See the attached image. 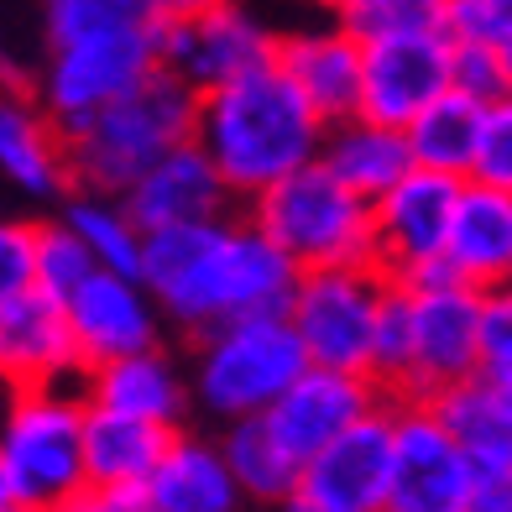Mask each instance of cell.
Instances as JSON below:
<instances>
[{
  "label": "cell",
  "instance_id": "obj_5",
  "mask_svg": "<svg viewBox=\"0 0 512 512\" xmlns=\"http://www.w3.org/2000/svg\"><path fill=\"white\" fill-rule=\"evenodd\" d=\"M251 225L288 256L298 272L309 267H356L371 262V204L309 157L304 168L272 178L251 199Z\"/></svg>",
  "mask_w": 512,
  "mask_h": 512
},
{
  "label": "cell",
  "instance_id": "obj_28",
  "mask_svg": "<svg viewBox=\"0 0 512 512\" xmlns=\"http://www.w3.org/2000/svg\"><path fill=\"white\" fill-rule=\"evenodd\" d=\"M476 126H481V105L465 100L460 89H439V95L403 126L413 168H434V173L465 178V173H471Z\"/></svg>",
  "mask_w": 512,
  "mask_h": 512
},
{
  "label": "cell",
  "instance_id": "obj_12",
  "mask_svg": "<svg viewBox=\"0 0 512 512\" xmlns=\"http://www.w3.org/2000/svg\"><path fill=\"white\" fill-rule=\"evenodd\" d=\"M455 189H460V178H450V173L408 168L398 183H387L371 199V267L387 283H398L408 267L445 251Z\"/></svg>",
  "mask_w": 512,
  "mask_h": 512
},
{
  "label": "cell",
  "instance_id": "obj_16",
  "mask_svg": "<svg viewBox=\"0 0 512 512\" xmlns=\"http://www.w3.org/2000/svg\"><path fill=\"white\" fill-rule=\"evenodd\" d=\"M79 371L63 298L27 288L0 309V387H79Z\"/></svg>",
  "mask_w": 512,
  "mask_h": 512
},
{
  "label": "cell",
  "instance_id": "obj_15",
  "mask_svg": "<svg viewBox=\"0 0 512 512\" xmlns=\"http://www.w3.org/2000/svg\"><path fill=\"white\" fill-rule=\"evenodd\" d=\"M476 309L481 288L471 283H439V288H408V319H413V361L403 398H434L476 371Z\"/></svg>",
  "mask_w": 512,
  "mask_h": 512
},
{
  "label": "cell",
  "instance_id": "obj_41",
  "mask_svg": "<svg viewBox=\"0 0 512 512\" xmlns=\"http://www.w3.org/2000/svg\"><path fill=\"white\" fill-rule=\"evenodd\" d=\"M0 512H16V497H11V481H6V471H0Z\"/></svg>",
  "mask_w": 512,
  "mask_h": 512
},
{
  "label": "cell",
  "instance_id": "obj_38",
  "mask_svg": "<svg viewBox=\"0 0 512 512\" xmlns=\"http://www.w3.org/2000/svg\"><path fill=\"white\" fill-rule=\"evenodd\" d=\"M32 236H37V220H0V309H6L11 298H21L27 288H37Z\"/></svg>",
  "mask_w": 512,
  "mask_h": 512
},
{
  "label": "cell",
  "instance_id": "obj_14",
  "mask_svg": "<svg viewBox=\"0 0 512 512\" xmlns=\"http://www.w3.org/2000/svg\"><path fill=\"white\" fill-rule=\"evenodd\" d=\"M63 314H68V330H74L84 366L162 345V330H168V319H162L157 298L147 293L142 277L110 272V267H95L79 288H68Z\"/></svg>",
  "mask_w": 512,
  "mask_h": 512
},
{
  "label": "cell",
  "instance_id": "obj_22",
  "mask_svg": "<svg viewBox=\"0 0 512 512\" xmlns=\"http://www.w3.org/2000/svg\"><path fill=\"white\" fill-rule=\"evenodd\" d=\"M0 178L27 199H63L74 189L63 131L32 89H0Z\"/></svg>",
  "mask_w": 512,
  "mask_h": 512
},
{
  "label": "cell",
  "instance_id": "obj_19",
  "mask_svg": "<svg viewBox=\"0 0 512 512\" xmlns=\"http://www.w3.org/2000/svg\"><path fill=\"white\" fill-rule=\"evenodd\" d=\"M79 398L95 403V408L147 418V424H162V429H183L194 413L189 408V377H183V366L162 351V345L84 366L79 371Z\"/></svg>",
  "mask_w": 512,
  "mask_h": 512
},
{
  "label": "cell",
  "instance_id": "obj_27",
  "mask_svg": "<svg viewBox=\"0 0 512 512\" xmlns=\"http://www.w3.org/2000/svg\"><path fill=\"white\" fill-rule=\"evenodd\" d=\"M168 434L173 429L147 424V418L84 403V476H89V486H126V481L147 486V471L157 465Z\"/></svg>",
  "mask_w": 512,
  "mask_h": 512
},
{
  "label": "cell",
  "instance_id": "obj_39",
  "mask_svg": "<svg viewBox=\"0 0 512 512\" xmlns=\"http://www.w3.org/2000/svg\"><path fill=\"white\" fill-rule=\"evenodd\" d=\"M79 507L84 512H147V486H136V481H126V486H89Z\"/></svg>",
  "mask_w": 512,
  "mask_h": 512
},
{
  "label": "cell",
  "instance_id": "obj_11",
  "mask_svg": "<svg viewBox=\"0 0 512 512\" xmlns=\"http://www.w3.org/2000/svg\"><path fill=\"white\" fill-rule=\"evenodd\" d=\"M387 460H392V424L387 403L345 424L335 439H324L314 455L298 460L293 512H382L387 502Z\"/></svg>",
  "mask_w": 512,
  "mask_h": 512
},
{
  "label": "cell",
  "instance_id": "obj_26",
  "mask_svg": "<svg viewBox=\"0 0 512 512\" xmlns=\"http://www.w3.org/2000/svg\"><path fill=\"white\" fill-rule=\"evenodd\" d=\"M215 445H220V460H225L230 481H236L241 502H256V507H288L293 481H298V455L272 434V424H267L262 413L225 418Z\"/></svg>",
  "mask_w": 512,
  "mask_h": 512
},
{
  "label": "cell",
  "instance_id": "obj_8",
  "mask_svg": "<svg viewBox=\"0 0 512 512\" xmlns=\"http://www.w3.org/2000/svg\"><path fill=\"white\" fill-rule=\"evenodd\" d=\"M272 42H277V27L256 6H246V0H209L199 11L157 21V68H168L178 84L204 95V89L236 79L256 63H272Z\"/></svg>",
  "mask_w": 512,
  "mask_h": 512
},
{
  "label": "cell",
  "instance_id": "obj_34",
  "mask_svg": "<svg viewBox=\"0 0 512 512\" xmlns=\"http://www.w3.org/2000/svg\"><path fill=\"white\" fill-rule=\"evenodd\" d=\"M450 89L476 105L512 100V53L481 48V42H450Z\"/></svg>",
  "mask_w": 512,
  "mask_h": 512
},
{
  "label": "cell",
  "instance_id": "obj_1",
  "mask_svg": "<svg viewBox=\"0 0 512 512\" xmlns=\"http://www.w3.org/2000/svg\"><path fill=\"white\" fill-rule=\"evenodd\" d=\"M136 277L178 330H209L246 314H283L298 267L251 220L209 215L142 230Z\"/></svg>",
  "mask_w": 512,
  "mask_h": 512
},
{
  "label": "cell",
  "instance_id": "obj_42",
  "mask_svg": "<svg viewBox=\"0 0 512 512\" xmlns=\"http://www.w3.org/2000/svg\"><path fill=\"white\" fill-rule=\"evenodd\" d=\"M298 6H309V11H319V16H330V11L340 6V0H298Z\"/></svg>",
  "mask_w": 512,
  "mask_h": 512
},
{
  "label": "cell",
  "instance_id": "obj_9",
  "mask_svg": "<svg viewBox=\"0 0 512 512\" xmlns=\"http://www.w3.org/2000/svg\"><path fill=\"white\" fill-rule=\"evenodd\" d=\"M392 460H387V502L382 512H465L471 460L455 434L439 424L429 398H387Z\"/></svg>",
  "mask_w": 512,
  "mask_h": 512
},
{
  "label": "cell",
  "instance_id": "obj_33",
  "mask_svg": "<svg viewBox=\"0 0 512 512\" xmlns=\"http://www.w3.org/2000/svg\"><path fill=\"white\" fill-rule=\"evenodd\" d=\"M95 272V256L84 251V241L68 230L63 220H37V236H32V277L42 293L63 298L68 288H79L84 277Z\"/></svg>",
  "mask_w": 512,
  "mask_h": 512
},
{
  "label": "cell",
  "instance_id": "obj_20",
  "mask_svg": "<svg viewBox=\"0 0 512 512\" xmlns=\"http://www.w3.org/2000/svg\"><path fill=\"white\" fill-rule=\"evenodd\" d=\"M121 204L131 209V220L152 230V225H178V220H209V215H225L236 194L220 183L215 162H209L194 136L189 142L168 147L157 162H147L126 189H121Z\"/></svg>",
  "mask_w": 512,
  "mask_h": 512
},
{
  "label": "cell",
  "instance_id": "obj_30",
  "mask_svg": "<svg viewBox=\"0 0 512 512\" xmlns=\"http://www.w3.org/2000/svg\"><path fill=\"white\" fill-rule=\"evenodd\" d=\"M162 11L152 0H42V42H79L95 32H126V27H152Z\"/></svg>",
  "mask_w": 512,
  "mask_h": 512
},
{
  "label": "cell",
  "instance_id": "obj_37",
  "mask_svg": "<svg viewBox=\"0 0 512 512\" xmlns=\"http://www.w3.org/2000/svg\"><path fill=\"white\" fill-rule=\"evenodd\" d=\"M465 178L512 189V100L481 105L476 147H471V173H465Z\"/></svg>",
  "mask_w": 512,
  "mask_h": 512
},
{
  "label": "cell",
  "instance_id": "obj_18",
  "mask_svg": "<svg viewBox=\"0 0 512 512\" xmlns=\"http://www.w3.org/2000/svg\"><path fill=\"white\" fill-rule=\"evenodd\" d=\"M272 63L288 74V84L309 100V110L324 126L340 115H356V89H361V42L340 27L335 16L314 21V27L277 32Z\"/></svg>",
  "mask_w": 512,
  "mask_h": 512
},
{
  "label": "cell",
  "instance_id": "obj_24",
  "mask_svg": "<svg viewBox=\"0 0 512 512\" xmlns=\"http://www.w3.org/2000/svg\"><path fill=\"white\" fill-rule=\"evenodd\" d=\"M429 408L455 434L471 465H512V382H492L471 371V377L439 387Z\"/></svg>",
  "mask_w": 512,
  "mask_h": 512
},
{
  "label": "cell",
  "instance_id": "obj_3",
  "mask_svg": "<svg viewBox=\"0 0 512 512\" xmlns=\"http://www.w3.org/2000/svg\"><path fill=\"white\" fill-rule=\"evenodd\" d=\"M68 152V178L74 189L121 194L126 183L157 162L168 147L189 142L194 131V89L178 84L168 68H147L131 89L95 105L79 121L58 126Z\"/></svg>",
  "mask_w": 512,
  "mask_h": 512
},
{
  "label": "cell",
  "instance_id": "obj_36",
  "mask_svg": "<svg viewBox=\"0 0 512 512\" xmlns=\"http://www.w3.org/2000/svg\"><path fill=\"white\" fill-rule=\"evenodd\" d=\"M476 371L492 382H512V293L481 288L476 309Z\"/></svg>",
  "mask_w": 512,
  "mask_h": 512
},
{
  "label": "cell",
  "instance_id": "obj_4",
  "mask_svg": "<svg viewBox=\"0 0 512 512\" xmlns=\"http://www.w3.org/2000/svg\"><path fill=\"white\" fill-rule=\"evenodd\" d=\"M0 471L16 512H74L84 502L79 387H0Z\"/></svg>",
  "mask_w": 512,
  "mask_h": 512
},
{
  "label": "cell",
  "instance_id": "obj_6",
  "mask_svg": "<svg viewBox=\"0 0 512 512\" xmlns=\"http://www.w3.org/2000/svg\"><path fill=\"white\" fill-rule=\"evenodd\" d=\"M194 371L189 377V408L204 418H246L267 413L272 398L304 371V345H298L288 314H246L225 319L194 335Z\"/></svg>",
  "mask_w": 512,
  "mask_h": 512
},
{
  "label": "cell",
  "instance_id": "obj_29",
  "mask_svg": "<svg viewBox=\"0 0 512 512\" xmlns=\"http://www.w3.org/2000/svg\"><path fill=\"white\" fill-rule=\"evenodd\" d=\"M74 236L84 241V251L95 256V267L110 272H136L142 256V225L131 220V209L121 204V194H95V189H68L63 215H58Z\"/></svg>",
  "mask_w": 512,
  "mask_h": 512
},
{
  "label": "cell",
  "instance_id": "obj_2",
  "mask_svg": "<svg viewBox=\"0 0 512 512\" xmlns=\"http://www.w3.org/2000/svg\"><path fill=\"white\" fill-rule=\"evenodd\" d=\"M194 147L215 162L220 183L236 199H251L319 152L324 121L309 100L288 84L277 63H256L246 74L225 79L194 95Z\"/></svg>",
  "mask_w": 512,
  "mask_h": 512
},
{
  "label": "cell",
  "instance_id": "obj_32",
  "mask_svg": "<svg viewBox=\"0 0 512 512\" xmlns=\"http://www.w3.org/2000/svg\"><path fill=\"white\" fill-rule=\"evenodd\" d=\"M439 6L445 0H340L330 16L356 42H377L398 32H439Z\"/></svg>",
  "mask_w": 512,
  "mask_h": 512
},
{
  "label": "cell",
  "instance_id": "obj_17",
  "mask_svg": "<svg viewBox=\"0 0 512 512\" xmlns=\"http://www.w3.org/2000/svg\"><path fill=\"white\" fill-rule=\"evenodd\" d=\"M377 403H387V398L377 392L371 377H361V371L304 361V371L277 392L262 418L272 424V434L283 439L298 460H304V455H314L324 445V439H335L345 424H356V418L371 413Z\"/></svg>",
  "mask_w": 512,
  "mask_h": 512
},
{
  "label": "cell",
  "instance_id": "obj_7",
  "mask_svg": "<svg viewBox=\"0 0 512 512\" xmlns=\"http://www.w3.org/2000/svg\"><path fill=\"white\" fill-rule=\"evenodd\" d=\"M382 288H387V277L371 262L298 272L283 314L293 324L298 345H304V356L314 366H340V371H361L366 377Z\"/></svg>",
  "mask_w": 512,
  "mask_h": 512
},
{
  "label": "cell",
  "instance_id": "obj_23",
  "mask_svg": "<svg viewBox=\"0 0 512 512\" xmlns=\"http://www.w3.org/2000/svg\"><path fill=\"white\" fill-rule=\"evenodd\" d=\"M241 492L230 481L220 445L173 429L157 465L147 471V512H236Z\"/></svg>",
  "mask_w": 512,
  "mask_h": 512
},
{
  "label": "cell",
  "instance_id": "obj_25",
  "mask_svg": "<svg viewBox=\"0 0 512 512\" xmlns=\"http://www.w3.org/2000/svg\"><path fill=\"white\" fill-rule=\"evenodd\" d=\"M314 157L351 194H361L366 204L377 199L387 183H398L413 168L403 131L398 126H382V121H366V115H340V121H330V126H324V136H319V152Z\"/></svg>",
  "mask_w": 512,
  "mask_h": 512
},
{
  "label": "cell",
  "instance_id": "obj_35",
  "mask_svg": "<svg viewBox=\"0 0 512 512\" xmlns=\"http://www.w3.org/2000/svg\"><path fill=\"white\" fill-rule=\"evenodd\" d=\"M439 32L450 42H481V48L512 53V0H445Z\"/></svg>",
  "mask_w": 512,
  "mask_h": 512
},
{
  "label": "cell",
  "instance_id": "obj_21",
  "mask_svg": "<svg viewBox=\"0 0 512 512\" xmlns=\"http://www.w3.org/2000/svg\"><path fill=\"white\" fill-rule=\"evenodd\" d=\"M445 262L471 288H507V277H512V189L460 178L450 230H445Z\"/></svg>",
  "mask_w": 512,
  "mask_h": 512
},
{
  "label": "cell",
  "instance_id": "obj_31",
  "mask_svg": "<svg viewBox=\"0 0 512 512\" xmlns=\"http://www.w3.org/2000/svg\"><path fill=\"white\" fill-rule=\"evenodd\" d=\"M408 361H413L408 288H403V283H387V288H382V304H377V330H371V361H366V377L377 382L382 398H403Z\"/></svg>",
  "mask_w": 512,
  "mask_h": 512
},
{
  "label": "cell",
  "instance_id": "obj_13",
  "mask_svg": "<svg viewBox=\"0 0 512 512\" xmlns=\"http://www.w3.org/2000/svg\"><path fill=\"white\" fill-rule=\"evenodd\" d=\"M439 89H450V37L445 32H398V37L361 42L356 115L403 131Z\"/></svg>",
  "mask_w": 512,
  "mask_h": 512
},
{
  "label": "cell",
  "instance_id": "obj_40",
  "mask_svg": "<svg viewBox=\"0 0 512 512\" xmlns=\"http://www.w3.org/2000/svg\"><path fill=\"white\" fill-rule=\"evenodd\" d=\"M152 6H157L162 16H183V11H199V6H209V0H152Z\"/></svg>",
  "mask_w": 512,
  "mask_h": 512
},
{
  "label": "cell",
  "instance_id": "obj_10",
  "mask_svg": "<svg viewBox=\"0 0 512 512\" xmlns=\"http://www.w3.org/2000/svg\"><path fill=\"white\" fill-rule=\"evenodd\" d=\"M162 21V16H157ZM157 21L152 27H126V32H95L79 42H58L48 48V63L37 74V105L53 115L58 126L79 121L95 105L115 100L121 89L157 68Z\"/></svg>",
  "mask_w": 512,
  "mask_h": 512
}]
</instances>
